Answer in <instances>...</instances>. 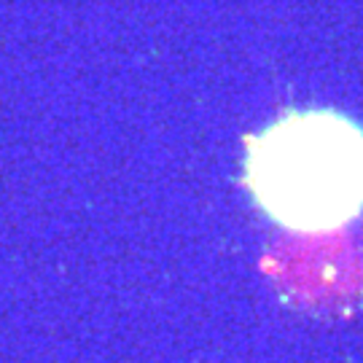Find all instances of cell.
<instances>
[{
  "label": "cell",
  "mask_w": 363,
  "mask_h": 363,
  "mask_svg": "<svg viewBox=\"0 0 363 363\" xmlns=\"http://www.w3.org/2000/svg\"><path fill=\"white\" fill-rule=\"evenodd\" d=\"M245 186L267 218L328 234L363 213V127L334 108L288 111L245 138Z\"/></svg>",
  "instance_id": "obj_1"
}]
</instances>
